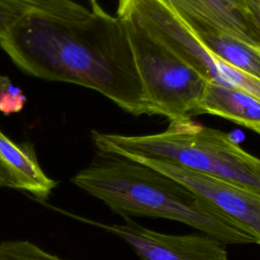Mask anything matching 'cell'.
<instances>
[{
	"instance_id": "cell-1",
	"label": "cell",
	"mask_w": 260,
	"mask_h": 260,
	"mask_svg": "<svg viewBox=\"0 0 260 260\" xmlns=\"http://www.w3.org/2000/svg\"><path fill=\"white\" fill-rule=\"evenodd\" d=\"M89 2L79 19L28 14L0 35V47L29 75L88 87L131 115H149L125 22Z\"/></svg>"
},
{
	"instance_id": "cell-2",
	"label": "cell",
	"mask_w": 260,
	"mask_h": 260,
	"mask_svg": "<svg viewBox=\"0 0 260 260\" xmlns=\"http://www.w3.org/2000/svg\"><path fill=\"white\" fill-rule=\"evenodd\" d=\"M71 182L125 217L165 218L190 225L225 245L254 238L193 191L146 165L98 150Z\"/></svg>"
},
{
	"instance_id": "cell-3",
	"label": "cell",
	"mask_w": 260,
	"mask_h": 260,
	"mask_svg": "<svg viewBox=\"0 0 260 260\" xmlns=\"http://www.w3.org/2000/svg\"><path fill=\"white\" fill-rule=\"evenodd\" d=\"M98 150L130 159H154L239 185L260 194V158L228 134L191 119L170 122L154 134L91 132Z\"/></svg>"
},
{
	"instance_id": "cell-4",
	"label": "cell",
	"mask_w": 260,
	"mask_h": 260,
	"mask_svg": "<svg viewBox=\"0 0 260 260\" xmlns=\"http://www.w3.org/2000/svg\"><path fill=\"white\" fill-rule=\"evenodd\" d=\"M117 15L127 27L149 115L164 116L170 122L191 119L207 80L149 35L131 14L117 10Z\"/></svg>"
},
{
	"instance_id": "cell-5",
	"label": "cell",
	"mask_w": 260,
	"mask_h": 260,
	"mask_svg": "<svg viewBox=\"0 0 260 260\" xmlns=\"http://www.w3.org/2000/svg\"><path fill=\"white\" fill-rule=\"evenodd\" d=\"M131 14L154 39L207 81L238 88L260 100V79L209 52L181 19L159 0H119L118 9Z\"/></svg>"
},
{
	"instance_id": "cell-6",
	"label": "cell",
	"mask_w": 260,
	"mask_h": 260,
	"mask_svg": "<svg viewBox=\"0 0 260 260\" xmlns=\"http://www.w3.org/2000/svg\"><path fill=\"white\" fill-rule=\"evenodd\" d=\"M124 240L141 260H229L225 244L205 233L170 235L147 229L131 217L123 223L105 224L85 218Z\"/></svg>"
},
{
	"instance_id": "cell-7",
	"label": "cell",
	"mask_w": 260,
	"mask_h": 260,
	"mask_svg": "<svg viewBox=\"0 0 260 260\" xmlns=\"http://www.w3.org/2000/svg\"><path fill=\"white\" fill-rule=\"evenodd\" d=\"M133 160V159H132ZM177 180L237 223L260 245V194L239 185L172 164L135 159Z\"/></svg>"
},
{
	"instance_id": "cell-8",
	"label": "cell",
	"mask_w": 260,
	"mask_h": 260,
	"mask_svg": "<svg viewBox=\"0 0 260 260\" xmlns=\"http://www.w3.org/2000/svg\"><path fill=\"white\" fill-rule=\"evenodd\" d=\"M173 10L201 17L239 40L260 47V29L248 0H159Z\"/></svg>"
},
{
	"instance_id": "cell-9",
	"label": "cell",
	"mask_w": 260,
	"mask_h": 260,
	"mask_svg": "<svg viewBox=\"0 0 260 260\" xmlns=\"http://www.w3.org/2000/svg\"><path fill=\"white\" fill-rule=\"evenodd\" d=\"M173 11L209 52L260 79V47L247 44L201 17L183 11Z\"/></svg>"
},
{
	"instance_id": "cell-10",
	"label": "cell",
	"mask_w": 260,
	"mask_h": 260,
	"mask_svg": "<svg viewBox=\"0 0 260 260\" xmlns=\"http://www.w3.org/2000/svg\"><path fill=\"white\" fill-rule=\"evenodd\" d=\"M0 160L12 178L13 188L29 193L39 201H46L58 184L42 170L31 143H16L1 130Z\"/></svg>"
},
{
	"instance_id": "cell-11",
	"label": "cell",
	"mask_w": 260,
	"mask_h": 260,
	"mask_svg": "<svg viewBox=\"0 0 260 260\" xmlns=\"http://www.w3.org/2000/svg\"><path fill=\"white\" fill-rule=\"evenodd\" d=\"M210 114L260 134V100L238 88L207 81L195 115Z\"/></svg>"
},
{
	"instance_id": "cell-12",
	"label": "cell",
	"mask_w": 260,
	"mask_h": 260,
	"mask_svg": "<svg viewBox=\"0 0 260 260\" xmlns=\"http://www.w3.org/2000/svg\"><path fill=\"white\" fill-rule=\"evenodd\" d=\"M89 12V9L73 0H0V35L31 13L79 19Z\"/></svg>"
},
{
	"instance_id": "cell-13",
	"label": "cell",
	"mask_w": 260,
	"mask_h": 260,
	"mask_svg": "<svg viewBox=\"0 0 260 260\" xmlns=\"http://www.w3.org/2000/svg\"><path fill=\"white\" fill-rule=\"evenodd\" d=\"M0 260H64L26 240L0 243Z\"/></svg>"
},
{
	"instance_id": "cell-14",
	"label": "cell",
	"mask_w": 260,
	"mask_h": 260,
	"mask_svg": "<svg viewBox=\"0 0 260 260\" xmlns=\"http://www.w3.org/2000/svg\"><path fill=\"white\" fill-rule=\"evenodd\" d=\"M26 103L23 91L8 76L0 75V112L8 116L20 112Z\"/></svg>"
},
{
	"instance_id": "cell-15",
	"label": "cell",
	"mask_w": 260,
	"mask_h": 260,
	"mask_svg": "<svg viewBox=\"0 0 260 260\" xmlns=\"http://www.w3.org/2000/svg\"><path fill=\"white\" fill-rule=\"evenodd\" d=\"M13 188V181L12 178L4 166V164L0 160V188Z\"/></svg>"
},
{
	"instance_id": "cell-16",
	"label": "cell",
	"mask_w": 260,
	"mask_h": 260,
	"mask_svg": "<svg viewBox=\"0 0 260 260\" xmlns=\"http://www.w3.org/2000/svg\"><path fill=\"white\" fill-rule=\"evenodd\" d=\"M248 4L257 20V23L260 29V4L256 0H248Z\"/></svg>"
},
{
	"instance_id": "cell-17",
	"label": "cell",
	"mask_w": 260,
	"mask_h": 260,
	"mask_svg": "<svg viewBox=\"0 0 260 260\" xmlns=\"http://www.w3.org/2000/svg\"><path fill=\"white\" fill-rule=\"evenodd\" d=\"M256 1H257V2L260 4V0H256Z\"/></svg>"
},
{
	"instance_id": "cell-18",
	"label": "cell",
	"mask_w": 260,
	"mask_h": 260,
	"mask_svg": "<svg viewBox=\"0 0 260 260\" xmlns=\"http://www.w3.org/2000/svg\"><path fill=\"white\" fill-rule=\"evenodd\" d=\"M89 1H92V0H89Z\"/></svg>"
}]
</instances>
